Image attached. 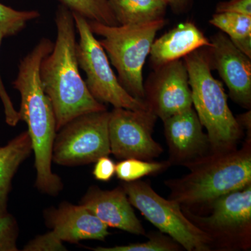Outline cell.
Returning <instances> with one entry per match:
<instances>
[{"label": "cell", "instance_id": "1", "mask_svg": "<svg viewBox=\"0 0 251 251\" xmlns=\"http://www.w3.org/2000/svg\"><path fill=\"white\" fill-rule=\"evenodd\" d=\"M54 44L42 39L20 63L13 85L21 96V120L28 126L36 171V187L41 193L57 196L63 188L62 180L52 171V148L57 134L53 107L44 92L40 77V66L50 53Z\"/></svg>", "mask_w": 251, "mask_h": 251}, {"label": "cell", "instance_id": "2", "mask_svg": "<svg viewBox=\"0 0 251 251\" xmlns=\"http://www.w3.org/2000/svg\"><path fill=\"white\" fill-rule=\"evenodd\" d=\"M57 39L40 66L44 92L52 103L57 132L74 119L90 112L106 110L92 97L81 77L76 55L75 27L72 11L64 4L56 13Z\"/></svg>", "mask_w": 251, "mask_h": 251}, {"label": "cell", "instance_id": "3", "mask_svg": "<svg viewBox=\"0 0 251 251\" xmlns=\"http://www.w3.org/2000/svg\"><path fill=\"white\" fill-rule=\"evenodd\" d=\"M186 168L187 175L164 181L168 199L203 212L217 198L251 184V135L240 148L211 152Z\"/></svg>", "mask_w": 251, "mask_h": 251}, {"label": "cell", "instance_id": "4", "mask_svg": "<svg viewBox=\"0 0 251 251\" xmlns=\"http://www.w3.org/2000/svg\"><path fill=\"white\" fill-rule=\"evenodd\" d=\"M191 87L193 108L206 128L212 152L232 151L238 148L244 137L227 103L222 82L216 80L205 48L193 51L184 57Z\"/></svg>", "mask_w": 251, "mask_h": 251}, {"label": "cell", "instance_id": "5", "mask_svg": "<svg viewBox=\"0 0 251 251\" xmlns=\"http://www.w3.org/2000/svg\"><path fill=\"white\" fill-rule=\"evenodd\" d=\"M88 23L92 32L101 36L99 43L116 69L122 87L132 97L144 101V65L157 32L166 25V20L119 25Z\"/></svg>", "mask_w": 251, "mask_h": 251}, {"label": "cell", "instance_id": "6", "mask_svg": "<svg viewBox=\"0 0 251 251\" xmlns=\"http://www.w3.org/2000/svg\"><path fill=\"white\" fill-rule=\"evenodd\" d=\"M184 215L211 240V251L251 249V184L221 196L202 215L181 206Z\"/></svg>", "mask_w": 251, "mask_h": 251}, {"label": "cell", "instance_id": "7", "mask_svg": "<svg viewBox=\"0 0 251 251\" xmlns=\"http://www.w3.org/2000/svg\"><path fill=\"white\" fill-rule=\"evenodd\" d=\"M121 186L131 205L185 250L211 251L210 238L186 218L179 203L161 197L149 181H123Z\"/></svg>", "mask_w": 251, "mask_h": 251}, {"label": "cell", "instance_id": "8", "mask_svg": "<svg viewBox=\"0 0 251 251\" xmlns=\"http://www.w3.org/2000/svg\"><path fill=\"white\" fill-rule=\"evenodd\" d=\"M72 14L80 36L76 44L77 62L85 73V83L92 97L114 108L149 110L145 102L132 97L122 87L110 67L105 50L91 30L88 21L77 13Z\"/></svg>", "mask_w": 251, "mask_h": 251}, {"label": "cell", "instance_id": "9", "mask_svg": "<svg viewBox=\"0 0 251 251\" xmlns=\"http://www.w3.org/2000/svg\"><path fill=\"white\" fill-rule=\"evenodd\" d=\"M108 110L90 112L74 119L57 132L52 161L64 166L95 163L111 153Z\"/></svg>", "mask_w": 251, "mask_h": 251}, {"label": "cell", "instance_id": "10", "mask_svg": "<svg viewBox=\"0 0 251 251\" xmlns=\"http://www.w3.org/2000/svg\"><path fill=\"white\" fill-rule=\"evenodd\" d=\"M45 217L48 227L52 230L34 238L23 251H67L64 242L76 244L87 239L104 241L110 235L108 226L81 204L62 202L58 208L46 211Z\"/></svg>", "mask_w": 251, "mask_h": 251}, {"label": "cell", "instance_id": "11", "mask_svg": "<svg viewBox=\"0 0 251 251\" xmlns=\"http://www.w3.org/2000/svg\"><path fill=\"white\" fill-rule=\"evenodd\" d=\"M157 119L150 110L114 108L108 123L111 153L120 160L153 161L161 156L163 147L152 137Z\"/></svg>", "mask_w": 251, "mask_h": 251}, {"label": "cell", "instance_id": "12", "mask_svg": "<svg viewBox=\"0 0 251 251\" xmlns=\"http://www.w3.org/2000/svg\"><path fill=\"white\" fill-rule=\"evenodd\" d=\"M144 102L162 121L193 107L188 74L184 59L155 69L144 85Z\"/></svg>", "mask_w": 251, "mask_h": 251}, {"label": "cell", "instance_id": "13", "mask_svg": "<svg viewBox=\"0 0 251 251\" xmlns=\"http://www.w3.org/2000/svg\"><path fill=\"white\" fill-rule=\"evenodd\" d=\"M210 41L211 46L205 50L211 69L218 71L234 103L251 110V59L224 32L214 34Z\"/></svg>", "mask_w": 251, "mask_h": 251}, {"label": "cell", "instance_id": "14", "mask_svg": "<svg viewBox=\"0 0 251 251\" xmlns=\"http://www.w3.org/2000/svg\"><path fill=\"white\" fill-rule=\"evenodd\" d=\"M163 122L171 166L186 168L212 152L208 135L193 107Z\"/></svg>", "mask_w": 251, "mask_h": 251}, {"label": "cell", "instance_id": "15", "mask_svg": "<svg viewBox=\"0 0 251 251\" xmlns=\"http://www.w3.org/2000/svg\"><path fill=\"white\" fill-rule=\"evenodd\" d=\"M80 204L108 227L138 235L146 234L122 186L111 191L91 186L81 200Z\"/></svg>", "mask_w": 251, "mask_h": 251}, {"label": "cell", "instance_id": "16", "mask_svg": "<svg viewBox=\"0 0 251 251\" xmlns=\"http://www.w3.org/2000/svg\"><path fill=\"white\" fill-rule=\"evenodd\" d=\"M211 46L210 40L194 23H181L153 41L150 59L154 69H157L168 63L184 58L196 50Z\"/></svg>", "mask_w": 251, "mask_h": 251}, {"label": "cell", "instance_id": "17", "mask_svg": "<svg viewBox=\"0 0 251 251\" xmlns=\"http://www.w3.org/2000/svg\"><path fill=\"white\" fill-rule=\"evenodd\" d=\"M32 151L30 137L23 132L5 146L0 147V215L7 214L11 182L18 168Z\"/></svg>", "mask_w": 251, "mask_h": 251}, {"label": "cell", "instance_id": "18", "mask_svg": "<svg viewBox=\"0 0 251 251\" xmlns=\"http://www.w3.org/2000/svg\"><path fill=\"white\" fill-rule=\"evenodd\" d=\"M119 25L138 24L164 19L166 3L162 0H108Z\"/></svg>", "mask_w": 251, "mask_h": 251}, {"label": "cell", "instance_id": "19", "mask_svg": "<svg viewBox=\"0 0 251 251\" xmlns=\"http://www.w3.org/2000/svg\"><path fill=\"white\" fill-rule=\"evenodd\" d=\"M72 12L77 13L87 21L107 25H119L108 0H60Z\"/></svg>", "mask_w": 251, "mask_h": 251}, {"label": "cell", "instance_id": "20", "mask_svg": "<svg viewBox=\"0 0 251 251\" xmlns=\"http://www.w3.org/2000/svg\"><path fill=\"white\" fill-rule=\"evenodd\" d=\"M171 166L168 160L156 162L128 158L121 160V161L117 163L115 175L122 181L130 182L139 180L149 175L159 174L167 171Z\"/></svg>", "mask_w": 251, "mask_h": 251}, {"label": "cell", "instance_id": "21", "mask_svg": "<svg viewBox=\"0 0 251 251\" xmlns=\"http://www.w3.org/2000/svg\"><path fill=\"white\" fill-rule=\"evenodd\" d=\"M209 23L219 28L230 39L251 35V16L238 13H216Z\"/></svg>", "mask_w": 251, "mask_h": 251}, {"label": "cell", "instance_id": "22", "mask_svg": "<svg viewBox=\"0 0 251 251\" xmlns=\"http://www.w3.org/2000/svg\"><path fill=\"white\" fill-rule=\"evenodd\" d=\"M183 248L173 238L163 232L150 234L149 240L113 247H97L94 251H179Z\"/></svg>", "mask_w": 251, "mask_h": 251}, {"label": "cell", "instance_id": "23", "mask_svg": "<svg viewBox=\"0 0 251 251\" xmlns=\"http://www.w3.org/2000/svg\"><path fill=\"white\" fill-rule=\"evenodd\" d=\"M40 16L37 11H17L0 3V31L5 36L15 35L26 23Z\"/></svg>", "mask_w": 251, "mask_h": 251}, {"label": "cell", "instance_id": "24", "mask_svg": "<svg viewBox=\"0 0 251 251\" xmlns=\"http://www.w3.org/2000/svg\"><path fill=\"white\" fill-rule=\"evenodd\" d=\"M18 226L14 216L9 212L0 215V251H17L16 242Z\"/></svg>", "mask_w": 251, "mask_h": 251}, {"label": "cell", "instance_id": "25", "mask_svg": "<svg viewBox=\"0 0 251 251\" xmlns=\"http://www.w3.org/2000/svg\"><path fill=\"white\" fill-rule=\"evenodd\" d=\"M4 37L6 36H5L4 32L0 31V45H1L3 38ZM0 99L4 105L5 120H6V123L11 126H16L18 122L21 120L19 112L16 111L15 109L9 94L5 89L1 76H0Z\"/></svg>", "mask_w": 251, "mask_h": 251}, {"label": "cell", "instance_id": "26", "mask_svg": "<svg viewBox=\"0 0 251 251\" xmlns=\"http://www.w3.org/2000/svg\"><path fill=\"white\" fill-rule=\"evenodd\" d=\"M93 170V175L98 181H110L115 175L116 164L108 156L100 157L97 161Z\"/></svg>", "mask_w": 251, "mask_h": 251}, {"label": "cell", "instance_id": "27", "mask_svg": "<svg viewBox=\"0 0 251 251\" xmlns=\"http://www.w3.org/2000/svg\"><path fill=\"white\" fill-rule=\"evenodd\" d=\"M232 12L251 16V0H229L220 2L216 13Z\"/></svg>", "mask_w": 251, "mask_h": 251}, {"label": "cell", "instance_id": "28", "mask_svg": "<svg viewBox=\"0 0 251 251\" xmlns=\"http://www.w3.org/2000/svg\"><path fill=\"white\" fill-rule=\"evenodd\" d=\"M230 40L237 49L251 59V35Z\"/></svg>", "mask_w": 251, "mask_h": 251}, {"label": "cell", "instance_id": "29", "mask_svg": "<svg viewBox=\"0 0 251 251\" xmlns=\"http://www.w3.org/2000/svg\"><path fill=\"white\" fill-rule=\"evenodd\" d=\"M241 128L246 131V134L251 135V110L244 114L235 117Z\"/></svg>", "mask_w": 251, "mask_h": 251}, {"label": "cell", "instance_id": "30", "mask_svg": "<svg viewBox=\"0 0 251 251\" xmlns=\"http://www.w3.org/2000/svg\"><path fill=\"white\" fill-rule=\"evenodd\" d=\"M190 0H170L169 6H171L175 11H181L187 7Z\"/></svg>", "mask_w": 251, "mask_h": 251}, {"label": "cell", "instance_id": "31", "mask_svg": "<svg viewBox=\"0 0 251 251\" xmlns=\"http://www.w3.org/2000/svg\"><path fill=\"white\" fill-rule=\"evenodd\" d=\"M162 1H164V2L166 3L167 4L169 5L170 0H162Z\"/></svg>", "mask_w": 251, "mask_h": 251}]
</instances>
